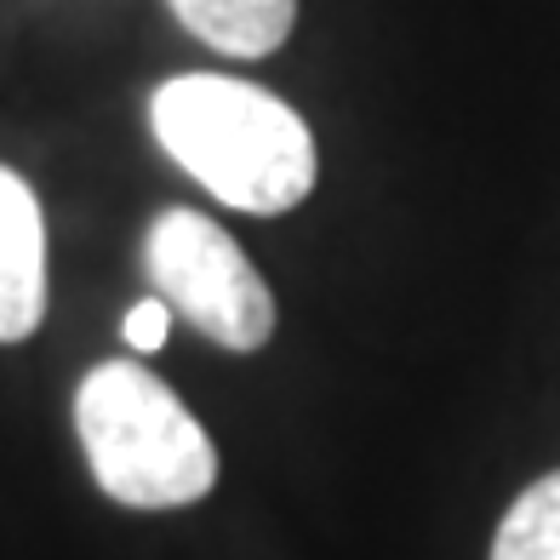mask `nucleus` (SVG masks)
<instances>
[{
	"instance_id": "nucleus-4",
	"label": "nucleus",
	"mask_w": 560,
	"mask_h": 560,
	"mask_svg": "<svg viewBox=\"0 0 560 560\" xmlns=\"http://www.w3.org/2000/svg\"><path fill=\"white\" fill-rule=\"evenodd\" d=\"M46 320V218L35 189L0 166V343L35 338Z\"/></svg>"
},
{
	"instance_id": "nucleus-6",
	"label": "nucleus",
	"mask_w": 560,
	"mask_h": 560,
	"mask_svg": "<svg viewBox=\"0 0 560 560\" xmlns=\"http://www.w3.org/2000/svg\"><path fill=\"white\" fill-rule=\"evenodd\" d=\"M487 560H560V469L515 492L492 532Z\"/></svg>"
},
{
	"instance_id": "nucleus-7",
	"label": "nucleus",
	"mask_w": 560,
	"mask_h": 560,
	"mask_svg": "<svg viewBox=\"0 0 560 560\" xmlns=\"http://www.w3.org/2000/svg\"><path fill=\"white\" fill-rule=\"evenodd\" d=\"M166 332H172V310L149 292V298H138L132 310H126V320H120V338L132 343L138 354H155L161 343H166Z\"/></svg>"
},
{
	"instance_id": "nucleus-1",
	"label": "nucleus",
	"mask_w": 560,
	"mask_h": 560,
	"mask_svg": "<svg viewBox=\"0 0 560 560\" xmlns=\"http://www.w3.org/2000/svg\"><path fill=\"white\" fill-rule=\"evenodd\" d=\"M155 143L184 166L218 207L246 218H280L315 195V132L287 97L241 74H172L149 97Z\"/></svg>"
},
{
	"instance_id": "nucleus-3",
	"label": "nucleus",
	"mask_w": 560,
	"mask_h": 560,
	"mask_svg": "<svg viewBox=\"0 0 560 560\" xmlns=\"http://www.w3.org/2000/svg\"><path fill=\"white\" fill-rule=\"evenodd\" d=\"M143 275L172 315L229 354H252L275 338V292L241 241L207 212L166 207L143 235Z\"/></svg>"
},
{
	"instance_id": "nucleus-5",
	"label": "nucleus",
	"mask_w": 560,
	"mask_h": 560,
	"mask_svg": "<svg viewBox=\"0 0 560 560\" xmlns=\"http://www.w3.org/2000/svg\"><path fill=\"white\" fill-rule=\"evenodd\" d=\"M184 30L223 58H269L287 46L298 0H166Z\"/></svg>"
},
{
	"instance_id": "nucleus-2",
	"label": "nucleus",
	"mask_w": 560,
	"mask_h": 560,
	"mask_svg": "<svg viewBox=\"0 0 560 560\" xmlns=\"http://www.w3.org/2000/svg\"><path fill=\"white\" fill-rule=\"evenodd\" d=\"M74 435L97 492L126 509H189L218 487V446L143 361H104L74 389Z\"/></svg>"
}]
</instances>
